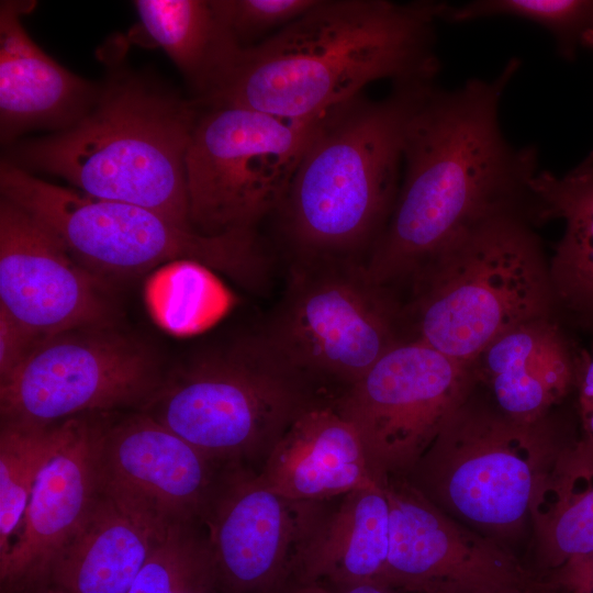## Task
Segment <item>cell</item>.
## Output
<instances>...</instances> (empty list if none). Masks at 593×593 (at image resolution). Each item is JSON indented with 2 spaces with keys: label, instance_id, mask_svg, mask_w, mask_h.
<instances>
[{
  "label": "cell",
  "instance_id": "cell-14",
  "mask_svg": "<svg viewBox=\"0 0 593 593\" xmlns=\"http://www.w3.org/2000/svg\"><path fill=\"white\" fill-rule=\"evenodd\" d=\"M0 307L38 339L114 326L104 279L80 265L26 211L0 199Z\"/></svg>",
  "mask_w": 593,
  "mask_h": 593
},
{
  "label": "cell",
  "instance_id": "cell-17",
  "mask_svg": "<svg viewBox=\"0 0 593 593\" xmlns=\"http://www.w3.org/2000/svg\"><path fill=\"white\" fill-rule=\"evenodd\" d=\"M105 414L79 416L70 437L40 472L19 534L0 559L1 591L46 584L54 559L100 492L98 446Z\"/></svg>",
  "mask_w": 593,
  "mask_h": 593
},
{
  "label": "cell",
  "instance_id": "cell-29",
  "mask_svg": "<svg viewBox=\"0 0 593 593\" xmlns=\"http://www.w3.org/2000/svg\"><path fill=\"white\" fill-rule=\"evenodd\" d=\"M238 44L245 48L280 31L318 0H213Z\"/></svg>",
  "mask_w": 593,
  "mask_h": 593
},
{
  "label": "cell",
  "instance_id": "cell-18",
  "mask_svg": "<svg viewBox=\"0 0 593 593\" xmlns=\"http://www.w3.org/2000/svg\"><path fill=\"white\" fill-rule=\"evenodd\" d=\"M32 5L0 4V136L5 145L30 131L69 128L93 108L102 89L63 67L31 38L21 16Z\"/></svg>",
  "mask_w": 593,
  "mask_h": 593
},
{
  "label": "cell",
  "instance_id": "cell-1",
  "mask_svg": "<svg viewBox=\"0 0 593 593\" xmlns=\"http://www.w3.org/2000/svg\"><path fill=\"white\" fill-rule=\"evenodd\" d=\"M521 63L492 80L435 87L411 121L403 175L388 223L365 268L372 283L398 296L412 277L455 238L508 210L534 213V146L515 147L499 119L504 90Z\"/></svg>",
  "mask_w": 593,
  "mask_h": 593
},
{
  "label": "cell",
  "instance_id": "cell-8",
  "mask_svg": "<svg viewBox=\"0 0 593 593\" xmlns=\"http://www.w3.org/2000/svg\"><path fill=\"white\" fill-rule=\"evenodd\" d=\"M257 332L331 401L405 340L398 300L353 260L288 264L280 298Z\"/></svg>",
  "mask_w": 593,
  "mask_h": 593
},
{
  "label": "cell",
  "instance_id": "cell-6",
  "mask_svg": "<svg viewBox=\"0 0 593 593\" xmlns=\"http://www.w3.org/2000/svg\"><path fill=\"white\" fill-rule=\"evenodd\" d=\"M323 401L256 329L191 357L138 411L220 466L250 467L261 466L293 421Z\"/></svg>",
  "mask_w": 593,
  "mask_h": 593
},
{
  "label": "cell",
  "instance_id": "cell-16",
  "mask_svg": "<svg viewBox=\"0 0 593 593\" xmlns=\"http://www.w3.org/2000/svg\"><path fill=\"white\" fill-rule=\"evenodd\" d=\"M382 485L389 552L381 581L410 593L435 583L528 585L505 549L457 523L405 477H388Z\"/></svg>",
  "mask_w": 593,
  "mask_h": 593
},
{
  "label": "cell",
  "instance_id": "cell-25",
  "mask_svg": "<svg viewBox=\"0 0 593 593\" xmlns=\"http://www.w3.org/2000/svg\"><path fill=\"white\" fill-rule=\"evenodd\" d=\"M529 517L550 566L593 556V451L578 440L560 451L538 482Z\"/></svg>",
  "mask_w": 593,
  "mask_h": 593
},
{
  "label": "cell",
  "instance_id": "cell-33",
  "mask_svg": "<svg viewBox=\"0 0 593 593\" xmlns=\"http://www.w3.org/2000/svg\"><path fill=\"white\" fill-rule=\"evenodd\" d=\"M414 593H533L528 585H460L451 583L429 584Z\"/></svg>",
  "mask_w": 593,
  "mask_h": 593
},
{
  "label": "cell",
  "instance_id": "cell-7",
  "mask_svg": "<svg viewBox=\"0 0 593 593\" xmlns=\"http://www.w3.org/2000/svg\"><path fill=\"white\" fill-rule=\"evenodd\" d=\"M0 192L102 279L137 276L171 261L199 264L254 290L269 279L272 261L259 233L200 234L156 211L51 183L5 159Z\"/></svg>",
  "mask_w": 593,
  "mask_h": 593
},
{
  "label": "cell",
  "instance_id": "cell-30",
  "mask_svg": "<svg viewBox=\"0 0 593 593\" xmlns=\"http://www.w3.org/2000/svg\"><path fill=\"white\" fill-rule=\"evenodd\" d=\"M573 392L581 432L578 443L593 451V344L579 349Z\"/></svg>",
  "mask_w": 593,
  "mask_h": 593
},
{
  "label": "cell",
  "instance_id": "cell-31",
  "mask_svg": "<svg viewBox=\"0 0 593 593\" xmlns=\"http://www.w3.org/2000/svg\"><path fill=\"white\" fill-rule=\"evenodd\" d=\"M38 340L0 307V381L20 366Z\"/></svg>",
  "mask_w": 593,
  "mask_h": 593
},
{
  "label": "cell",
  "instance_id": "cell-13",
  "mask_svg": "<svg viewBox=\"0 0 593 593\" xmlns=\"http://www.w3.org/2000/svg\"><path fill=\"white\" fill-rule=\"evenodd\" d=\"M328 502L267 488L254 468L223 469L203 526L221 593H282L298 550Z\"/></svg>",
  "mask_w": 593,
  "mask_h": 593
},
{
  "label": "cell",
  "instance_id": "cell-21",
  "mask_svg": "<svg viewBox=\"0 0 593 593\" xmlns=\"http://www.w3.org/2000/svg\"><path fill=\"white\" fill-rule=\"evenodd\" d=\"M170 525L100 486L54 559L46 584L65 593H128Z\"/></svg>",
  "mask_w": 593,
  "mask_h": 593
},
{
  "label": "cell",
  "instance_id": "cell-36",
  "mask_svg": "<svg viewBox=\"0 0 593 593\" xmlns=\"http://www.w3.org/2000/svg\"><path fill=\"white\" fill-rule=\"evenodd\" d=\"M1 593H65L49 584L33 585L18 590L1 591Z\"/></svg>",
  "mask_w": 593,
  "mask_h": 593
},
{
  "label": "cell",
  "instance_id": "cell-11",
  "mask_svg": "<svg viewBox=\"0 0 593 593\" xmlns=\"http://www.w3.org/2000/svg\"><path fill=\"white\" fill-rule=\"evenodd\" d=\"M163 380L152 350L114 326L64 332L40 339L0 381L1 421L52 424L139 410Z\"/></svg>",
  "mask_w": 593,
  "mask_h": 593
},
{
  "label": "cell",
  "instance_id": "cell-10",
  "mask_svg": "<svg viewBox=\"0 0 593 593\" xmlns=\"http://www.w3.org/2000/svg\"><path fill=\"white\" fill-rule=\"evenodd\" d=\"M323 115L290 120L201 105L186 154L192 228L204 235L258 232L279 208Z\"/></svg>",
  "mask_w": 593,
  "mask_h": 593
},
{
  "label": "cell",
  "instance_id": "cell-24",
  "mask_svg": "<svg viewBox=\"0 0 593 593\" xmlns=\"http://www.w3.org/2000/svg\"><path fill=\"white\" fill-rule=\"evenodd\" d=\"M147 35L160 46L197 94L208 99L230 72L243 47L213 0H137Z\"/></svg>",
  "mask_w": 593,
  "mask_h": 593
},
{
  "label": "cell",
  "instance_id": "cell-20",
  "mask_svg": "<svg viewBox=\"0 0 593 593\" xmlns=\"http://www.w3.org/2000/svg\"><path fill=\"white\" fill-rule=\"evenodd\" d=\"M261 482L295 501L328 502L381 483L355 427L318 402L301 413L257 470Z\"/></svg>",
  "mask_w": 593,
  "mask_h": 593
},
{
  "label": "cell",
  "instance_id": "cell-23",
  "mask_svg": "<svg viewBox=\"0 0 593 593\" xmlns=\"http://www.w3.org/2000/svg\"><path fill=\"white\" fill-rule=\"evenodd\" d=\"M535 219H562L564 232L549 260L557 305L593 331V167L563 177L538 171L530 182Z\"/></svg>",
  "mask_w": 593,
  "mask_h": 593
},
{
  "label": "cell",
  "instance_id": "cell-3",
  "mask_svg": "<svg viewBox=\"0 0 593 593\" xmlns=\"http://www.w3.org/2000/svg\"><path fill=\"white\" fill-rule=\"evenodd\" d=\"M434 81L395 83L325 113L275 213L289 262H366L392 212L412 119Z\"/></svg>",
  "mask_w": 593,
  "mask_h": 593
},
{
  "label": "cell",
  "instance_id": "cell-15",
  "mask_svg": "<svg viewBox=\"0 0 593 593\" xmlns=\"http://www.w3.org/2000/svg\"><path fill=\"white\" fill-rule=\"evenodd\" d=\"M100 486L161 521L203 525L223 469L142 411L103 418Z\"/></svg>",
  "mask_w": 593,
  "mask_h": 593
},
{
  "label": "cell",
  "instance_id": "cell-4",
  "mask_svg": "<svg viewBox=\"0 0 593 593\" xmlns=\"http://www.w3.org/2000/svg\"><path fill=\"white\" fill-rule=\"evenodd\" d=\"M201 105L131 72L102 86L93 108L67 130L12 146L4 158L66 179L89 195L190 223L186 154Z\"/></svg>",
  "mask_w": 593,
  "mask_h": 593
},
{
  "label": "cell",
  "instance_id": "cell-34",
  "mask_svg": "<svg viewBox=\"0 0 593 593\" xmlns=\"http://www.w3.org/2000/svg\"><path fill=\"white\" fill-rule=\"evenodd\" d=\"M320 584V583H317ZM324 593H404L382 581H365L350 584H321Z\"/></svg>",
  "mask_w": 593,
  "mask_h": 593
},
{
  "label": "cell",
  "instance_id": "cell-5",
  "mask_svg": "<svg viewBox=\"0 0 593 593\" xmlns=\"http://www.w3.org/2000/svg\"><path fill=\"white\" fill-rule=\"evenodd\" d=\"M533 214L485 217L424 265L398 296L404 339L461 362L525 321L558 307Z\"/></svg>",
  "mask_w": 593,
  "mask_h": 593
},
{
  "label": "cell",
  "instance_id": "cell-27",
  "mask_svg": "<svg viewBox=\"0 0 593 593\" xmlns=\"http://www.w3.org/2000/svg\"><path fill=\"white\" fill-rule=\"evenodd\" d=\"M202 524H171L128 593H221Z\"/></svg>",
  "mask_w": 593,
  "mask_h": 593
},
{
  "label": "cell",
  "instance_id": "cell-26",
  "mask_svg": "<svg viewBox=\"0 0 593 593\" xmlns=\"http://www.w3.org/2000/svg\"><path fill=\"white\" fill-rule=\"evenodd\" d=\"M78 417L52 424L1 421L0 559L19 534L40 472L70 437Z\"/></svg>",
  "mask_w": 593,
  "mask_h": 593
},
{
  "label": "cell",
  "instance_id": "cell-22",
  "mask_svg": "<svg viewBox=\"0 0 593 593\" xmlns=\"http://www.w3.org/2000/svg\"><path fill=\"white\" fill-rule=\"evenodd\" d=\"M389 552V502L382 483L354 490L325 510L294 559L292 581H381Z\"/></svg>",
  "mask_w": 593,
  "mask_h": 593
},
{
  "label": "cell",
  "instance_id": "cell-37",
  "mask_svg": "<svg viewBox=\"0 0 593 593\" xmlns=\"http://www.w3.org/2000/svg\"><path fill=\"white\" fill-rule=\"evenodd\" d=\"M581 43L588 47L593 48V21L590 23V25L585 29L581 36ZM584 166H591L593 167V150L591 154L586 157V159L581 163Z\"/></svg>",
  "mask_w": 593,
  "mask_h": 593
},
{
  "label": "cell",
  "instance_id": "cell-9",
  "mask_svg": "<svg viewBox=\"0 0 593 593\" xmlns=\"http://www.w3.org/2000/svg\"><path fill=\"white\" fill-rule=\"evenodd\" d=\"M566 447L544 419L517 422L470 395L403 477L445 513L503 535L529 517L539 480Z\"/></svg>",
  "mask_w": 593,
  "mask_h": 593
},
{
  "label": "cell",
  "instance_id": "cell-12",
  "mask_svg": "<svg viewBox=\"0 0 593 593\" xmlns=\"http://www.w3.org/2000/svg\"><path fill=\"white\" fill-rule=\"evenodd\" d=\"M475 384L470 365L405 339L332 404L357 430L382 483L412 470Z\"/></svg>",
  "mask_w": 593,
  "mask_h": 593
},
{
  "label": "cell",
  "instance_id": "cell-28",
  "mask_svg": "<svg viewBox=\"0 0 593 593\" xmlns=\"http://www.w3.org/2000/svg\"><path fill=\"white\" fill-rule=\"evenodd\" d=\"M506 15L532 21L549 31L559 49L570 56L593 21V1L588 0H477L452 7L445 4L440 19L467 22Z\"/></svg>",
  "mask_w": 593,
  "mask_h": 593
},
{
  "label": "cell",
  "instance_id": "cell-32",
  "mask_svg": "<svg viewBox=\"0 0 593 593\" xmlns=\"http://www.w3.org/2000/svg\"><path fill=\"white\" fill-rule=\"evenodd\" d=\"M557 581L567 593H593V556L558 569Z\"/></svg>",
  "mask_w": 593,
  "mask_h": 593
},
{
  "label": "cell",
  "instance_id": "cell-19",
  "mask_svg": "<svg viewBox=\"0 0 593 593\" xmlns=\"http://www.w3.org/2000/svg\"><path fill=\"white\" fill-rule=\"evenodd\" d=\"M579 349L555 315L525 321L493 339L471 362L494 406L522 423H537L573 392Z\"/></svg>",
  "mask_w": 593,
  "mask_h": 593
},
{
  "label": "cell",
  "instance_id": "cell-2",
  "mask_svg": "<svg viewBox=\"0 0 593 593\" xmlns=\"http://www.w3.org/2000/svg\"><path fill=\"white\" fill-rule=\"evenodd\" d=\"M444 4L318 0L280 31L243 48L200 104L309 120L381 79L434 81L439 68L434 29Z\"/></svg>",
  "mask_w": 593,
  "mask_h": 593
},
{
  "label": "cell",
  "instance_id": "cell-35",
  "mask_svg": "<svg viewBox=\"0 0 593 593\" xmlns=\"http://www.w3.org/2000/svg\"><path fill=\"white\" fill-rule=\"evenodd\" d=\"M282 593H324L321 584H304L291 581Z\"/></svg>",
  "mask_w": 593,
  "mask_h": 593
}]
</instances>
